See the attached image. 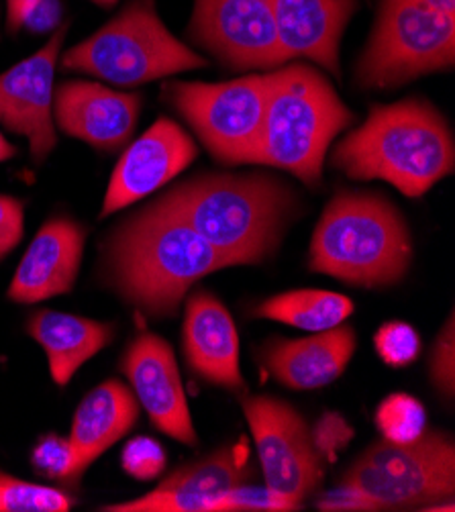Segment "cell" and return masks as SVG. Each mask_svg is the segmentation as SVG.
<instances>
[{
  "instance_id": "37",
  "label": "cell",
  "mask_w": 455,
  "mask_h": 512,
  "mask_svg": "<svg viewBox=\"0 0 455 512\" xmlns=\"http://www.w3.org/2000/svg\"><path fill=\"white\" fill-rule=\"evenodd\" d=\"M15 153H17V147L3 133H0V162L11 160Z\"/></svg>"
},
{
  "instance_id": "29",
  "label": "cell",
  "mask_w": 455,
  "mask_h": 512,
  "mask_svg": "<svg viewBox=\"0 0 455 512\" xmlns=\"http://www.w3.org/2000/svg\"><path fill=\"white\" fill-rule=\"evenodd\" d=\"M168 453L154 437H133L121 453V466L127 476L139 482H151L164 474Z\"/></svg>"
},
{
  "instance_id": "4",
  "label": "cell",
  "mask_w": 455,
  "mask_h": 512,
  "mask_svg": "<svg viewBox=\"0 0 455 512\" xmlns=\"http://www.w3.org/2000/svg\"><path fill=\"white\" fill-rule=\"evenodd\" d=\"M413 237L388 196L339 190L323 209L311 239V270L351 286L382 288L407 276Z\"/></svg>"
},
{
  "instance_id": "20",
  "label": "cell",
  "mask_w": 455,
  "mask_h": 512,
  "mask_svg": "<svg viewBox=\"0 0 455 512\" xmlns=\"http://www.w3.org/2000/svg\"><path fill=\"white\" fill-rule=\"evenodd\" d=\"M139 408L133 390L121 380L98 384L80 400L68 439L82 472L133 429Z\"/></svg>"
},
{
  "instance_id": "38",
  "label": "cell",
  "mask_w": 455,
  "mask_h": 512,
  "mask_svg": "<svg viewBox=\"0 0 455 512\" xmlns=\"http://www.w3.org/2000/svg\"><path fill=\"white\" fill-rule=\"evenodd\" d=\"M90 3L100 9H113V7H117L119 0H90Z\"/></svg>"
},
{
  "instance_id": "12",
  "label": "cell",
  "mask_w": 455,
  "mask_h": 512,
  "mask_svg": "<svg viewBox=\"0 0 455 512\" xmlns=\"http://www.w3.org/2000/svg\"><path fill=\"white\" fill-rule=\"evenodd\" d=\"M68 31L64 21L33 56L0 74V125L27 139L35 164H43L58 145L54 78Z\"/></svg>"
},
{
  "instance_id": "36",
  "label": "cell",
  "mask_w": 455,
  "mask_h": 512,
  "mask_svg": "<svg viewBox=\"0 0 455 512\" xmlns=\"http://www.w3.org/2000/svg\"><path fill=\"white\" fill-rule=\"evenodd\" d=\"M419 3L427 5L433 11H439L443 15L455 17V0H419Z\"/></svg>"
},
{
  "instance_id": "21",
  "label": "cell",
  "mask_w": 455,
  "mask_h": 512,
  "mask_svg": "<svg viewBox=\"0 0 455 512\" xmlns=\"http://www.w3.org/2000/svg\"><path fill=\"white\" fill-rule=\"evenodd\" d=\"M27 333L47 355L49 374L68 386L74 374L115 339V325L62 311H37L27 319Z\"/></svg>"
},
{
  "instance_id": "28",
  "label": "cell",
  "mask_w": 455,
  "mask_h": 512,
  "mask_svg": "<svg viewBox=\"0 0 455 512\" xmlns=\"http://www.w3.org/2000/svg\"><path fill=\"white\" fill-rule=\"evenodd\" d=\"M374 347L380 360L390 368H407L421 355V335L409 323L388 321L374 335Z\"/></svg>"
},
{
  "instance_id": "19",
  "label": "cell",
  "mask_w": 455,
  "mask_h": 512,
  "mask_svg": "<svg viewBox=\"0 0 455 512\" xmlns=\"http://www.w3.org/2000/svg\"><path fill=\"white\" fill-rule=\"evenodd\" d=\"M356 351V333L345 323L305 339H274L262 351V364L292 390H317L333 384Z\"/></svg>"
},
{
  "instance_id": "35",
  "label": "cell",
  "mask_w": 455,
  "mask_h": 512,
  "mask_svg": "<svg viewBox=\"0 0 455 512\" xmlns=\"http://www.w3.org/2000/svg\"><path fill=\"white\" fill-rule=\"evenodd\" d=\"M7 13H5V25L9 35H17L23 31V25L31 11L37 7L39 0H5Z\"/></svg>"
},
{
  "instance_id": "11",
  "label": "cell",
  "mask_w": 455,
  "mask_h": 512,
  "mask_svg": "<svg viewBox=\"0 0 455 512\" xmlns=\"http://www.w3.org/2000/svg\"><path fill=\"white\" fill-rule=\"evenodd\" d=\"M186 33L227 70L284 66L270 0H194Z\"/></svg>"
},
{
  "instance_id": "22",
  "label": "cell",
  "mask_w": 455,
  "mask_h": 512,
  "mask_svg": "<svg viewBox=\"0 0 455 512\" xmlns=\"http://www.w3.org/2000/svg\"><path fill=\"white\" fill-rule=\"evenodd\" d=\"M256 315L294 329L319 333L343 325L353 315V302L339 292L302 288L264 300Z\"/></svg>"
},
{
  "instance_id": "6",
  "label": "cell",
  "mask_w": 455,
  "mask_h": 512,
  "mask_svg": "<svg viewBox=\"0 0 455 512\" xmlns=\"http://www.w3.org/2000/svg\"><path fill=\"white\" fill-rule=\"evenodd\" d=\"M58 66L115 88H137L202 70L209 60L166 27L156 0H129L109 23L62 51Z\"/></svg>"
},
{
  "instance_id": "3",
  "label": "cell",
  "mask_w": 455,
  "mask_h": 512,
  "mask_svg": "<svg viewBox=\"0 0 455 512\" xmlns=\"http://www.w3.org/2000/svg\"><path fill=\"white\" fill-rule=\"evenodd\" d=\"M331 166L351 180H382L419 198L453 172V133L425 98L372 105L366 121L335 145Z\"/></svg>"
},
{
  "instance_id": "24",
  "label": "cell",
  "mask_w": 455,
  "mask_h": 512,
  "mask_svg": "<svg viewBox=\"0 0 455 512\" xmlns=\"http://www.w3.org/2000/svg\"><path fill=\"white\" fill-rule=\"evenodd\" d=\"M76 498L66 490L19 480L0 470V512H70Z\"/></svg>"
},
{
  "instance_id": "23",
  "label": "cell",
  "mask_w": 455,
  "mask_h": 512,
  "mask_svg": "<svg viewBox=\"0 0 455 512\" xmlns=\"http://www.w3.org/2000/svg\"><path fill=\"white\" fill-rule=\"evenodd\" d=\"M254 478V468L249 464V455L237 447H223L207 457L196 459L182 468H176L166 476L158 488L188 492L211 502L235 486L247 484Z\"/></svg>"
},
{
  "instance_id": "1",
  "label": "cell",
  "mask_w": 455,
  "mask_h": 512,
  "mask_svg": "<svg viewBox=\"0 0 455 512\" xmlns=\"http://www.w3.org/2000/svg\"><path fill=\"white\" fill-rule=\"evenodd\" d=\"M229 268L158 196L109 233L103 245V278L147 317H174L188 290L205 276Z\"/></svg>"
},
{
  "instance_id": "34",
  "label": "cell",
  "mask_w": 455,
  "mask_h": 512,
  "mask_svg": "<svg viewBox=\"0 0 455 512\" xmlns=\"http://www.w3.org/2000/svg\"><path fill=\"white\" fill-rule=\"evenodd\" d=\"M62 3L60 0H39L37 7L27 17L23 29L31 33H49L52 35L62 25Z\"/></svg>"
},
{
  "instance_id": "33",
  "label": "cell",
  "mask_w": 455,
  "mask_h": 512,
  "mask_svg": "<svg viewBox=\"0 0 455 512\" xmlns=\"http://www.w3.org/2000/svg\"><path fill=\"white\" fill-rule=\"evenodd\" d=\"M315 506L323 512H374V502L358 488L339 482L337 488L317 496Z\"/></svg>"
},
{
  "instance_id": "25",
  "label": "cell",
  "mask_w": 455,
  "mask_h": 512,
  "mask_svg": "<svg viewBox=\"0 0 455 512\" xmlns=\"http://www.w3.org/2000/svg\"><path fill=\"white\" fill-rule=\"evenodd\" d=\"M376 427L392 443H409L427 431V411L419 398L407 392L386 396L376 408Z\"/></svg>"
},
{
  "instance_id": "31",
  "label": "cell",
  "mask_w": 455,
  "mask_h": 512,
  "mask_svg": "<svg viewBox=\"0 0 455 512\" xmlns=\"http://www.w3.org/2000/svg\"><path fill=\"white\" fill-rule=\"evenodd\" d=\"M25 233V204L17 196L0 194V262L21 243Z\"/></svg>"
},
{
  "instance_id": "14",
  "label": "cell",
  "mask_w": 455,
  "mask_h": 512,
  "mask_svg": "<svg viewBox=\"0 0 455 512\" xmlns=\"http://www.w3.org/2000/svg\"><path fill=\"white\" fill-rule=\"evenodd\" d=\"M56 127L96 151L129 145L141 115V94L121 92L94 80H64L54 88Z\"/></svg>"
},
{
  "instance_id": "10",
  "label": "cell",
  "mask_w": 455,
  "mask_h": 512,
  "mask_svg": "<svg viewBox=\"0 0 455 512\" xmlns=\"http://www.w3.org/2000/svg\"><path fill=\"white\" fill-rule=\"evenodd\" d=\"M268 488L305 502L323 480V457L315 449L311 427L286 400L258 394L241 398Z\"/></svg>"
},
{
  "instance_id": "18",
  "label": "cell",
  "mask_w": 455,
  "mask_h": 512,
  "mask_svg": "<svg viewBox=\"0 0 455 512\" xmlns=\"http://www.w3.org/2000/svg\"><path fill=\"white\" fill-rule=\"evenodd\" d=\"M182 349L190 370L202 380L229 390L243 388L237 327L215 294L200 290L188 298Z\"/></svg>"
},
{
  "instance_id": "17",
  "label": "cell",
  "mask_w": 455,
  "mask_h": 512,
  "mask_svg": "<svg viewBox=\"0 0 455 512\" xmlns=\"http://www.w3.org/2000/svg\"><path fill=\"white\" fill-rule=\"evenodd\" d=\"M270 5L282 62H315L341 78L339 47L360 0H270Z\"/></svg>"
},
{
  "instance_id": "13",
  "label": "cell",
  "mask_w": 455,
  "mask_h": 512,
  "mask_svg": "<svg viewBox=\"0 0 455 512\" xmlns=\"http://www.w3.org/2000/svg\"><path fill=\"white\" fill-rule=\"evenodd\" d=\"M198 156L194 139L172 119L160 117L123 151L105 194L100 217H111L154 194Z\"/></svg>"
},
{
  "instance_id": "9",
  "label": "cell",
  "mask_w": 455,
  "mask_h": 512,
  "mask_svg": "<svg viewBox=\"0 0 455 512\" xmlns=\"http://www.w3.org/2000/svg\"><path fill=\"white\" fill-rule=\"evenodd\" d=\"M274 70L229 82H168L162 98L223 166H258Z\"/></svg>"
},
{
  "instance_id": "32",
  "label": "cell",
  "mask_w": 455,
  "mask_h": 512,
  "mask_svg": "<svg viewBox=\"0 0 455 512\" xmlns=\"http://www.w3.org/2000/svg\"><path fill=\"white\" fill-rule=\"evenodd\" d=\"M311 437L315 443V449L319 451V455L325 459L329 457L333 462V457L339 449H343L347 445V441L353 437L351 427L345 423L343 417L335 415V413H325L319 423L311 429Z\"/></svg>"
},
{
  "instance_id": "30",
  "label": "cell",
  "mask_w": 455,
  "mask_h": 512,
  "mask_svg": "<svg viewBox=\"0 0 455 512\" xmlns=\"http://www.w3.org/2000/svg\"><path fill=\"white\" fill-rule=\"evenodd\" d=\"M429 376L437 392L445 398L455 394V329L453 315H449L445 327L441 329L429 362Z\"/></svg>"
},
{
  "instance_id": "27",
  "label": "cell",
  "mask_w": 455,
  "mask_h": 512,
  "mask_svg": "<svg viewBox=\"0 0 455 512\" xmlns=\"http://www.w3.org/2000/svg\"><path fill=\"white\" fill-rule=\"evenodd\" d=\"M300 508L302 502L251 482L235 486L213 500V512H294Z\"/></svg>"
},
{
  "instance_id": "8",
  "label": "cell",
  "mask_w": 455,
  "mask_h": 512,
  "mask_svg": "<svg viewBox=\"0 0 455 512\" xmlns=\"http://www.w3.org/2000/svg\"><path fill=\"white\" fill-rule=\"evenodd\" d=\"M378 510H453L455 443L427 429L409 443L376 441L341 476Z\"/></svg>"
},
{
  "instance_id": "16",
  "label": "cell",
  "mask_w": 455,
  "mask_h": 512,
  "mask_svg": "<svg viewBox=\"0 0 455 512\" xmlns=\"http://www.w3.org/2000/svg\"><path fill=\"white\" fill-rule=\"evenodd\" d=\"M86 237V227L70 217L47 219L19 262L7 296L19 304H35L72 292Z\"/></svg>"
},
{
  "instance_id": "5",
  "label": "cell",
  "mask_w": 455,
  "mask_h": 512,
  "mask_svg": "<svg viewBox=\"0 0 455 512\" xmlns=\"http://www.w3.org/2000/svg\"><path fill=\"white\" fill-rule=\"evenodd\" d=\"M356 123L329 78L307 62L274 70L258 166H272L319 188L333 141Z\"/></svg>"
},
{
  "instance_id": "26",
  "label": "cell",
  "mask_w": 455,
  "mask_h": 512,
  "mask_svg": "<svg viewBox=\"0 0 455 512\" xmlns=\"http://www.w3.org/2000/svg\"><path fill=\"white\" fill-rule=\"evenodd\" d=\"M31 468L39 476L64 486H72L84 476L70 439L56 433H47L37 439L31 449Z\"/></svg>"
},
{
  "instance_id": "2",
  "label": "cell",
  "mask_w": 455,
  "mask_h": 512,
  "mask_svg": "<svg viewBox=\"0 0 455 512\" xmlns=\"http://www.w3.org/2000/svg\"><path fill=\"white\" fill-rule=\"evenodd\" d=\"M160 198L221 253L229 268L266 262L298 215L294 188L262 172L198 174Z\"/></svg>"
},
{
  "instance_id": "15",
  "label": "cell",
  "mask_w": 455,
  "mask_h": 512,
  "mask_svg": "<svg viewBox=\"0 0 455 512\" xmlns=\"http://www.w3.org/2000/svg\"><path fill=\"white\" fill-rule=\"evenodd\" d=\"M121 370L151 423L184 445H196L198 437L172 345L154 333H141L129 343Z\"/></svg>"
},
{
  "instance_id": "7",
  "label": "cell",
  "mask_w": 455,
  "mask_h": 512,
  "mask_svg": "<svg viewBox=\"0 0 455 512\" xmlns=\"http://www.w3.org/2000/svg\"><path fill=\"white\" fill-rule=\"evenodd\" d=\"M453 66L455 17L419 0H380L353 78L364 90H392Z\"/></svg>"
}]
</instances>
